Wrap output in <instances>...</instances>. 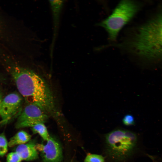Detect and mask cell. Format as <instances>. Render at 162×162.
I'll list each match as a JSON object with an SVG mask.
<instances>
[{
	"instance_id": "14",
	"label": "cell",
	"mask_w": 162,
	"mask_h": 162,
	"mask_svg": "<svg viewBox=\"0 0 162 162\" xmlns=\"http://www.w3.org/2000/svg\"><path fill=\"white\" fill-rule=\"evenodd\" d=\"M122 121L123 123L127 126L133 125L135 123L134 118L130 114L125 115L123 118Z\"/></svg>"
},
{
	"instance_id": "5",
	"label": "cell",
	"mask_w": 162,
	"mask_h": 162,
	"mask_svg": "<svg viewBox=\"0 0 162 162\" xmlns=\"http://www.w3.org/2000/svg\"><path fill=\"white\" fill-rule=\"evenodd\" d=\"M48 116L39 107L28 104L22 110L16 124L17 128L31 127L39 123H44L47 120Z\"/></svg>"
},
{
	"instance_id": "10",
	"label": "cell",
	"mask_w": 162,
	"mask_h": 162,
	"mask_svg": "<svg viewBox=\"0 0 162 162\" xmlns=\"http://www.w3.org/2000/svg\"><path fill=\"white\" fill-rule=\"evenodd\" d=\"M33 132L35 134H38L43 140L46 141L50 136L47 128L44 123L38 124L32 127Z\"/></svg>"
},
{
	"instance_id": "2",
	"label": "cell",
	"mask_w": 162,
	"mask_h": 162,
	"mask_svg": "<svg viewBox=\"0 0 162 162\" xmlns=\"http://www.w3.org/2000/svg\"><path fill=\"white\" fill-rule=\"evenodd\" d=\"M11 72L18 91L28 104L38 106L47 115L56 113L52 93L41 77L19 66L13 67Z\"/></svg>"
},
{
	"instance_id": "9",
	"label": "cell",
	"mask_w": 162,
	"mask_h": 162,
	"mask_svg": "<svg viewBox=\"0 0 162 162\" xmlns=\"http://www.w3.org/2000/svg\"><path fill=\"white\" fill-rule=\"evenodd\" d=\"M31 136V135L26 131H19L10 138L8 142V146L12 147L25 144L30 140Z\"/></svg>"
},
{
	"instance_id": "8",
	"label": "cell",
	"mask_w": 162,
	"mask_h": 162,
	"mask_svg": "<svg viewBox=\"0 0 162 162\" xmlns=\"http://www.w3.org/2000/svg\"><path fill=\"white\" fill-rule=\"evenodd\" d=\"M36 145L34 142H30L19 145L16 148L15 152L19 154L22 160H35L38 157Z\"/></svg>"
},
{
	"instance_id": "12",
	"label": "cell",
	"mask_w": 162,
	"mask_h": 162,
	"mask_svg": "<svg viewBox=\"0 0 162 162\" xmlns=\"http://www.w3.org/2000/svg\"><path fill=\"white\" fill-rule=\"evenodd\" d=\"M8 142L5 135L0 134V156H3L8 151Z\"/></svg>"
},
{
	"instance_id": "15",
	"label": "cell",
	"mask_w": 162,
	"mask_h": 162,
	"mask_svg": "<svg viewBox=\"0 0 162 162\" xmlns=\"http://www.w3.org/2000/svg\"><path fill=\"white\" fill-rule=\"evenodd\" d=\"M2 99L1 95V94H0V107L1 104V103L2 101Z\"/></svg>"
},
{
	"instance_id": "6",
	"label": "cell",
	"mask_w": 162,
	"mask_h": 162,
	"mask_svg": "<svg viewBox=\"0 0 162 162\" xmlns=\"http://www.w3.org/2000/svg\"><path fill=\"white\" fill-rule=\"evenodd\" d=\"M22 102L21 96L16 92L8 94L2 100L0 107L2 123H7L17 114L20 110Z\"/></svg>"
},
{
	"instance_id": "7",
	"label": "cell",
	"mask_w": 162,
	"mask_h": 162,
	"mask_svg": "<svg viewBox=\"0 0 162 162\" xmlns=\"http://www.w3.org/2000/svg\"><path fill=\"white\" fill-rule=\"evenodd\" d=\"M45 144H38L36 148L41 154L44 162H60L62 158V153L59 144L50 136Z\"/></svg>"
},
{
	"instance_id": "11",
	"label": "cell",
	"mask_w": 162,
	"mask_h": 162,
	"mask_svg": "<svg viewBox=\"0 0 162 162\" xmlns=\"http://www.w3.org/2000/svg\"><path fill=\"white\" fill-rule=\"evenodd\" d=\"M84 162H105V158L101 155L89 154L86 156Z\"/></svg>"
},
{
	"instance_id": "13",
	"label": "cell",
	"mask_w": 162,
	"mask_h": 162,
	"mask_svg": "<svg viewBox=\"0 0 162 162\" xmlns=\"http://www.w3.org/2000/svg\"><path fill=\"white\" fill-rule=\"evenodd\" d=\"M7 162H21L22 161L19 154L16 152L9 153L7 157Z\"/></svg>"
},
{
	"instance_id": "1",
	"label": "cell",
	"mask_w": 162,
	"mask_h": 162,
	"mask_svg": "<svg viewBox=\"0 0 162 162\" xmlns=\"http://www.w3.org/2000/svg\"><path fill=\"white\" fill-rule=\"evenodd\" d=\"M116 46L134 56L162 59V11L133 30Z\"/></svg>"
},
{
	"instance_id": "4",
	"label": "cell",
	"mask_w": 162,
	"mask_h": 162,
	"mask_svg": "<svg viewBox=\"0 0 162 162\" xmlns=\"http://www.w3.org/2000/svg\"><path fill=\"white\" fill-rule=\"evenodd\" d=\"M140 7L141 4L136 1L122 0L110 16L98 25L105 30L111 41H115L120 31L134 17Z\"/></svg>"
},
{
	"instance_id": "3",
	"label": "cell",
	"mask_w": 162,
	"mask_h": 162,
	"mask_svg": "<svg viewBox=\"0 0 162 162\" xmlns=\"http://www.w3.org/2000/svg\"><path fill=\"white\" fill-rule=\"evenodd\" d=\"M138 139L134 132L117 129L104 136V152L112 162H125L137 151Z\"/></svg>"
}]
</instances>
